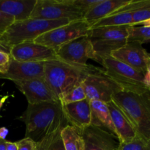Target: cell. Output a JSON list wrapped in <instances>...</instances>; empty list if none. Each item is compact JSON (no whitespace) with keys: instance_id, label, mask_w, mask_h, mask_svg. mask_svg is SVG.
<instances>
[{"instance_id":"obj_1","label":"cell","mask_w":150,"mask_h":150,"mask_svg":"<svg viewBox=\"0 0 150 150\" xmlns=\"http://www.w3.org/2000/svg\"><path fill=\"white\" fill-rule=\"evenodd\" d=\"M19 120L26 125L25 137L36 143L68 125L60 102L28 104Z\"/></svg>"},{"instance_id":"obj_2","label":"cell","mask_w":150,"mask_h":150,"mask_svg":"<svg viewBox=\"0 0 150 150\" xmlns=\"http://www.w3.org/2000/svg\"><path fill=\"white\" fill-rule=\"evenodd\" d=\"M100 69L90 64L79 65L59 59L49 60L44 64V79L59 99L81 84L89 74L100 71Z\"/></svg>"},{"instance_id":"obj_3","label":"cell","mask_w":150,"mask_h":150,"mask_svg":"<svg viewBox=\"0 0 150 150\" xmlns=\"http://www.w3.org/2000/svg\"><path fill=\"white\" fill-rule=\"evenodd\" d=\"M112 101L128 119L138 137L150 142V97L147 91L144 94L122 91L113 96Z\"/></svg>"},{"instance_id":"obj_4","label":"cell","mask_w":150,"mask_h":150,"mask_svg":"<svg viewBox=\"0 0 150 150\" xmlns=\"http://www.w3.org/2000/svg\"><path fill=\"white\" fill-rule=\"evenodd\" d=\"M71 21H73L70 19L45 20L32 18L15 21L0 38V40L6 42L10 46L23 42L35 41V39L42 34L67 24Z\"/></svg>"},{"instance_id":"obj_5","label":"cell","mask_w":150,"mask_h":150,"mask_svg":"<svg viewBox=\"0 0 150 150\" xmlns=\"http://www.w3.org/2000/svg\"><path fill=\"white\" fill-rule=\"evenodd\" d=\"M130 26H111L91 29L89 37L98 62L111 57V53L127 43Z\"/></svg>"},{"instance_id":"obj_6","label":"cell","mask_w":150,"mask_h":150,"mask_svg":"<svg viewBox=\"0 0 150 150\" xmlns=\"http://www.w3.org/2000/svg\"><path fill=\"white\" fill-rule=\"evenodd\" d=\"M101 64L103 66L104 73L117 83L123 92L144 94L147 91L144 84V75L127 64L112 57L103 60Z\"/></svg>"},{"instance_id":"obj_7","label":"cell","mask_w":150,"mask_h":150,"mask_svg":"<svg viewBox=\"0 0 150 150\" xmlns=\"http://www.w3.org/2000/svg\"><path fill=\"white\" fill-rule=\"evenodd\" d=\"M85 13L73 2V0H37L31 13L32 18L45 20L83 19Z\"/></svg>"},{"instance_id":"obj_8","label":"cell","mask_w":150,"mask_h":150,"mask_svg":"<svg viewBox=\"0 0 150 150\" xmlns=\"http://www.w3.org/2000/svg\"><path fill=\"white\" fill-rule=\"evenodd\" d=\"M90 29V25L84 19L73 21L42 34L35 40V42L56 51L73 40L87 36Z\"/></svg>"},{"instance_id":"obj_9","label":"cell","mask_w":150,"mask_h":150,"mask_svg":"<svg viewBox=\"0 0 150 150\" xmlns=\"http://www.w3.org/2000/svg\"><path fill=\"white\" fill-rule=\"evenodd\" d=\"M86 99L100 100L106 103L112 100L115 94L122 91L120 86L104 73L103 69L91 73L82 82Z\"/></svg>"},{"instance_id":"obj_10","label":"cell","mask_w":150,"mask_h":150,"mask_svg":"<svg viewBox=\"0 0 150 150\" xmlns=\"http://www.w3.org/2000/svg\"><path fill=\"white\" fill-rule=\"evenodd\" d=\"M55 52L58 59L70 64L86 65L89 59L98 62L88 35L73 40L62 45Z\"/></svg>"},{"instance_id":"obj_11","label":"cell","mask_w":150,"mask_h":150,"mask_svg":"<svg viewBox=\"0 0 150 150\" xmlns=\"http://www.w3.org/2000/svg\"><path fill=\"white\" fill-rule=\"evenodd\" d=\"M10 54L14 59L26 62H39L58 59L54 50L37 43L35 41L23 42L13 45Z\"/></svg>"},{"instance_id":"obj_12","label":"cell","mask_w":150,"mask_h":150,"mask_svg":"<svg viewBox=\"0 0 150 150\" xmlns=\"http://www.w3.org/2000/svg\"><path fill=\"white\" fill-rule=\"evenodd\" d=\"M18 89L25 95L28 104L42 102H59L44 78L14 82Z\"/></svg>"},{"instance_id":"obj_13","label":"cell","mask_w":150,"mask_h":150,"mask_svg":"<svg viewBox=\"0 0 150 150\" xmlns=\"http://www.w3.org/2000/svg\"><path fill=\"white\" fill-rule=\"evenodd\" d=\"M149 53L138 42H128L125 45L111 53V57L127 64L144 75L146 70Z\"/></svg>"},{"instance_id":"obj_14","label":"cell","mask_w":150,"mask_h":150,"mask_svg":"<svg viewBox=\"0 0 150 150\" xmlns=\"http://www.w3.org/2000/svg\"><path fill=\"white\" fill-rule=\"evenodd\" d=\"M85 142L84 150H118L120 141L114 134L91 125L81 132Z\"/></svg>"},{"instance_id":"obj_15","label":"cell","mask_w":150,"mask_h":150,"mask_svg":"<svg viewBox=\"0 0 150 150\" xmlns=\"http://www.w3.org/2000/svg\"><path fill=\"white\" fill-rule=\"evenodd\" d=\"M11 57V56H10ZM45 62H26L10 58V66L5 74H0V79H8L13 82L44 78Z\"/></svg>"},{"instance_id":"obj_16","label":"cell","mask_w":150,"mask_h":150,"mask_svg":"<svg viewBox=\"0 0 150 150\" xmlns=\"http://www.w3.org/2000/svg\"><path fill=\"white\" fill-rule=\"evenodd\" d=\"M62 107L68 125L76 127L80 132L92 125L90 101L88 99L63 105Z\"/></svg>"},{"instance_id":"obj_17","label":"cell","mask_w":150,"mask_h":150,"mask_svg":"<svg viewBox=\"0 0 150 150\" xmlns=\"http://www.w3.org/2000/svg\"><path fill=\"white\" fill-rule=\"evenodd\" d=\"M113 126L120 143H127L137 136L133 125L122 110L113 102L108 103Z\"/></svg>"},{"instance_id":"obj_18","label":"cell","mask_w":150,"mask_h":150,"mask_svg":"<svg viewBox=\"0 0 150 150\" xmlns=\"http://www.w3.org/2000/svg\"><path fill=\"white\" fill-rule=\"evenodd\" d=\"M130 0H101L99 4L91 8L85 14L84 19L91 26L102 18L111 16L121 7L130 2Z\"/></svg>"},{"instance_id":"obj_19","label":"cell","mask_w":150,"mask_h":150,"mask_svg":"<svg viewBox=\"0 0 150 150\" xmlns=\"http://www.w3.org/2000/svg\"><path fill=\"white\" fill-rule=\"evenodd\" d=\"M37 0H0V11L13 16L16 21L30 18Z\"/></svg>"},{"instance_id":"obj_20","label":"cell","mask_w":150,"mask_h":150,"mask_svg":"<svg viewBox=\"0 0 150 150\" xmlns=\"http://www.w3.org/2000/svg\"><path fill=\"white\" fill-rule=\"evenodd\" d=\"M90 107L92 111V125L103 128L117 136L108 104L100 100H90Z\"/></svg>"},{"instance_id":"obj_21","label":"cell","mask_w":150,"mask_h":150,"mask_svg":"<svg viewBox=\"0 0 150 150\" xmlns=\"http://www.w3.org/2000/svg\"><path fill=\"white\" fill-rule=\"evenodd\" d=\"M61 137L65 150L85 149V142L83 136L76 127L70 125H66L62 129Z\"/></svg>"},{"instance_id":"obj_22","label":"cell","mask_w":150,"mask_h":150,"mask_svg":"<svg viewBox=\"0 0 150 150\" xmlns=\"http://www.w3.org/2000/svg\"><path fill=\"white\" fill-rule=\"evenodd\" d=\"M133 13H120L111 15L98 21L91 26V29L111 26H125L133 25Z\"/></svg>"},{"instance_id":"obj_23","label":"cell","mask_w":150,"mask_h":150,"mask_svg":"<svg viewBox=\"0 0 150 150\" xmlns=\"http://www.w3.org/2000/svg\"><path fill=\"white\" fill-rule=\"evenodd\" d=\"M61 130H57L37 143L36 150H65L61 137Z\"/></svg>"},{"instance_id":"obj_24","label":"cell","mask_w":150,"mask_h":150,"mask_svg":"<svg viewBox=\"0 0 150 150\" xmlns=\"http://www.w3.org/2000/svg\"><path fill=\"white\" fill-rule=\"evenodd\" d=\"M128 42H138L141 44L150 42V26H130L127 38Z\"/></svg>"},{"instance_id":"obj_25","label":"cell","mask_w":150,"mask_h":150,"mask_svg":"<svg viewBox=\"0 0 150 150\" xmlns=\"http://www.w3.org/2000/svg\"><path fill=\"white\" fill-rule=\"evenodd\" d=\"M85 99H86V95L82 83L59 98L62 105L80 102Z\"/></svg>"},{"instance_id":"obj_26","label":"cell","mask_w":150,"mask_h":150,"mask_svg":"<svg viewBox=\"0 0 150 150\" xmlns=\"http://www.w3.org/2000/svg\"><path fill=\"white\" fill-rule=\"evenodd\" d=\"M118 150H150V142L136 136L127 143H120Z\"/></svg>"},{"instance_id":"obj_27","label":"cell","mask_w":150,"mask_h":150,"mask_svg":"<svg viewBox=\"0 0 150 150\" xmlns=\"http://www.w3.org/2000/svg\"><path fill=\"white\" fill-rule=\"evenodd\" d=\"M150 18V2L144 8L135 12L133 13V25L136 26L139 25L141 22Z\"/></svg>"},{"instance_id":"obj_28","label":"cell","mask_w":150,"mask_h":150,"mask_svg":"<svg viewBox=\"0 0 150 150\" xmlns=\"http://www.w3.org/2000/svg\"><path fill=\"white\" fill-rule=\"evenodd\" d=\"M15 21L16 19L13 16L0 11V38Z\"/></svg>"},{"instance_id":"obj_29","label":"cell","mask_w":150,"mask_h":150,"mask_svg":"<svg viewBox=\"0 0 150 150\" xmlns=\"http://www.w3.org/2000/svg\"><path fill=\"white\" fill-rule=\"evenodd\" d=\"M101 0H73L74 4L86 14L91 8L99 4Z\"/></svg>"},{"instance_id":"obj_30","label":"cell","mask_w":150,"mask_h":150,"mask_svg":"<svg viewBox=\"0 0 150 150\" xmlns=\"http://www.w3.org/2000/svg\"><path fill=\"white\" fill-rule=\"evenodd\" d=\"M18 150H36L37 143L29 138L24 139L16 142Z\"/></svg>"},{"instance_id":"obj_31","label":"cell","mask_w":150,"mask_h":150,"mask_svg":"<svg viewBox=\"0 0 150 150\" xmlns=\"http://www.w3.org/2000/svg\"><path fill=\"white\" fill-rule=\"evenodd\" d=\"M10 54L0 51V74L7 73L10 62Z\"/></svg>"},{"instance_id":"obj_32","label":"cell","mask_w":150,"mask_h":150,"mask_svg":"<svg viewBox=\"0 0 150 150\" xmlns=\"http://www.w3.org/2000/svg\"><path fill=\"white\" fill-rule=\"evenodd\" d=\"M144 84L147 90H150V57L149 53L148 56L147 64H146V70L144 76Z\"/></svg>"},{"instance_id":"obj_33","label":"cell","mask_w":150,"mask_h":150,"mask_svg":"<svg viewBox=\"0 0 150 150\" xmlns=\"http://www.w3.org/2000/svg\"><path fill=\"white\" fill-rule=\"evenodd\" d=\"M11 48L12 46H10V45H8V44L6 43V42H2V41L0 40V51H3V52L10 54Z\"/></svg>"},{"instance_id":"obj_34","label":"cell","mask_w":150,"mask_h":150,"mask_svg":"<svg viewBox=\"0 0 150 150\" xmlns=\"http://www.w3.org/2000/svg\"><path fill=\"white\" fill-rule=\"evenodd\" d=\"M9 133V130L7 127H0V139L1 140H5L6 137Z\"/></svg>"},{"instance_id":"obj_35","label":"cell","mask_w":150,"mask_h":150,"mask_svg":"<svg viewBox=\"0 0 150 150\" xmlns=\"http://www.w3.org/2000/svg\"><path fill=\"white\" fill-rule=\"evenodd\" d=\"M6 150H18L16 142H6Z\"/></svg>"},{"instance_id":"obj_36","label":"cell","mask_w":150,"mask_h":150,"mask_svg":"<svg viewBox=\"0 0 150 150\" xmlns=\"http://www.w3.org/2000/svg\"><path fill=\"white\" fill-rule=\"evenodd\" d=\"M6 140L0 139V150H6Z\"/></svg>"},{"instance_id":"obj_37","label":"cell","mask_w":150,"mask_h":150,"mask_svg":"<svg viewBox=\"0 0 150 150\" xmlns=\"http://www.w3.org/2000/svg\"><path fill=\"white\" fill-rule=\"evenodd\" d=\"M139 25H142V26H150V18L141 22Z\"/></svg>"},{"instance_id":"obj_38","label":"cell","mask_w":150,"mask_h":150,"mask_svg":"<svg viewBox=\"0 0 150 150\" xmlns=\"http://www.w3.org/2000/svg\"><path fill=\"white\" fill-rule=\"evenodd\" d=\"M7 98H8V96H7H7L3 97L2 98H1V99H0V109H1V108L2 105H4V102H5L6 100L7 99Z\"/></svg>"},{"instance_id":"obj_39","label":"cell","mask_w":150,"mask_h":150,"mask_svg":"<svg viewBox=\"0 0 150 150\" xmlns=\"http://www.w3.org/2000/svg\"><path fill=\"white\" fill-rule=\"evenodd\" d=\"M147 92H148V95H149V96L150 97V90H147Z\"/></svg>"},{"instance_id":"obj_40","label":"cell","mask_w":150,"mask_h":150,"mask_svg":"<svg viewBox=\"0 0 150 150\" xmlns=\"http://www.w3.org/2000/svg\"><path fill=\"white\" fill-rule=\"evenodd\" d=\"M149 57H150V54H149Z\"/></svg>"}]
</instances>
